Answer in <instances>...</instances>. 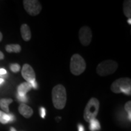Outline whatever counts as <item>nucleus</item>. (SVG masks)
<instances>
[{"instance_id": "1", "label": "nucleus", "mask_w": 131, "mask_h": 131, "mask_svg": "<svg viewBox=\"0 0 131 131\" xmlns=\"http://www.w3.org/2000/svg\"><path fill=\"white\" fill-rule=\"evenodd\" d=\"M52 101L54 107L62 109L65 107L67 101V94L65 88L62 84L56 85L52 91Z\"/></svg>"}, {"instance_id": "2", "label": "nucleus", "mask_w": 131, "mask_h": 131, "mask_svg": "<svg viewBox=\"0 0 131 131\" xmlns=\"http://www.w3.org/2000/svg\"><path fill=\"white\" fill-rule=\"evenodd\" d=\"M112 92L115 94L124 93L127 95L131 94V80L129 78H120L113 82L111 86Z\"/></svg>"}, {"instance_id": "3", "label": "nucleus", "mask_w": 131, "mask_h": 131, "mask_svg": "<svg viewBox=\"0 0 131 131\" xmlns=\"http://www.w3.org/2000/svg\"><path fill=\"white\" fill-rule=\"evenodd\" d=\"M86 64L83 57L79 54H74L70 59V69L74 75H80L86 69Z\"/></svg>"}, {"instance_id": "4", "label": "nucleus", "mask_w": 131, "mask_h": 131, "mask_svg": "<svg viewBox=\"0 0 131 131\" xmlns=\"http://www.w3.org/2000/svg\"><path fill=\"white\" fill-rule=\"evenodd\" d=\"M100 107V103L98 99L91 98L88 101L84 109V118L87 122H90L97 115Z\"/></svg>"}, {"instance_id": "5", "label": "nucleus", "mask_w": 131, "mask_h": 131, "mask_svg": "<svg viewBox=\"0 0 131 131\" xmlns=\"http://www.w3.org/2000/svg\"><path fill=\"white\" fill-rule=\"evenodd\" d=\"M118 66V63L114 60H105L97 66L96 72L100 76H107L114 73L117 70Z\"/></svg>"}, {"instance_id": "6", "label": "nucleus", "mask_w": 131, "mask_h": 131, "mask_svg": "<svg viewBox=\"0 0 131 131\" xmlns=\"http://www.w3.org/2000/svg\"><path fill=\"white\" fill-rule=\"evenodd\" d=\"M23 4L26 12L32 16L38 15L42 9L41 5L37 0H24Z\"/></svg>"}, {"instance_id": "7", "label": "nucleus", "mask_w": 131, "mask_h": 131, "mask_svg": "<svg viewBox=\"0 0 131 131\" xmlns=\"http://www.w3.org/2000/svg\"><path fill=\"white\" fill-rule=\"evenodd\" d=\"M92 34L91 29L88 26H83L79 30V40L84 46L89 45L92 40Z\"/></svg>"}, {"instance_id": "8", "label": "nucleus", "mask_w": 131, "mask_h": 131, "mask_svg": "<svg viewBox=\"0 0 131 131\" xmlns=\"http://www.w3.org/2000/svg\"><path fill=\"white\" fill-rule=\"evenodd\" d=\"M21 74L23 77L29 83L35 81V73L34 69L28 64H25L23 65L21 70Z\"/></svg>"}, {"instance_id": "9", "label": "nucleus", "mask_w": 131, "mask_h": 131, "mask_svg": "<svg viewBox=\"0 0 131 131\" xmlns=\"http://www.w3.org/2000/svg\"><path fill=\"white\" fill-rule=\"evenodd\" d=\"M18 111L23 116L27 118H30L33 114V110L32 108L25 104H20L19 106Z\"/></svg>"}, {"instance_id": "10", "label": "nucleus", "mask_w": 131, "mask_h": 131, "mask_svg": "<svg viewBox=\"0 0 131 131\" xmlns=\"http://www.w3.org/2000/svg\"><path fill=\"white\" fill-rule=\"evenodd\" d=\"M32 86L28 82H24L21 84L18 88V95L20 96H24L30 89Z\"/></svg>"}, {"instance_id": "11", "label": "nucleus", "mask_w": 131, "mask_h": 131, "mask_svg": "<svg viewBox=\"0 0 131 131\" xmlns=\"http://www.w3.org/2000/svg\"><path fill=\"white\" fill-rule=\"evenodd\" d=\"M21 34L23 39L26 41H29L31 38V32L29 26L24 24L21 27Z\"/></svg>"}, {"instance_id": "12", "label": "nucleus", "mask_w": 131, "mask_h": 131, "mask_svg": "<svg viewBox=\"0 0 131 131\" xmlns=\"http://www.w3.org/2000/svg\"><path fill=\"white\" fill-rule=\"evenodd\" d=\"M123 12L125 16L130 18L131 16V1L126 0L123 3Z\"/></svg>"}, {"instance_id": "13", "label": "nucleus", "mask_w": 131, "mask_h": 131, "mask_svg": "<svg viewBox=\"0 0 131 131\" xmlns=\"http://www.w3.org/2000/svg\"><path fill=\"white\" fill-rule=\"evenodd\" d=\"M12 99H6V98L1 99L0 100V107L6 112H9V105L11 103H12Z\"/></svg>"}, {"instance_id": "14", "label": "nucleus", "mask_w": 131, "mask_h": 131, "mask_svg": "<svg viewBox=\"0 0 131 131\" xmlns=\"http://www.w3.org/2000/svg\"><path fill=\"white\" fill-rule=\"evenodd\" d=\"M6 50L9 53H19L21 51V48L19 45H9L6 46Z\"/></svg>"}, {"instance_id": "15", "label": "nucleus", "mask_w": 131, "mask_h": 131, "mask_svg": "<svg viewBox=\"0 0 131 131\" xmlns=\"http://www.w3.org/2000/svg\"><path fill=\"white\" fill-rule=\"evenodd\" d=\"M89 129L91 131H96L100 129V124L97 119L94 118L90 121Z\"/></svg>"}, {"instance_id": "16", "label": "nucleus", "mask_w": 131, "mask_h": 131, "mask_svg": "<svg viewBox=\"0 0 131 131\" xmlns=\"http://www.w3.org/2000/svg\"><path fill=\"white\" fill-rule=\"evenodd\" d=\"M124 107H125L126 111H127V114H128L129 119L130 121V118H131V113H130V111H131V101H128V102H127L126 103Z\"/></svg>"}, {"instance_id": "17", "label": "nucleus", "mask_w": 131, "mask_h": 131, "mask_svg": "<svg viewBox=\"0 0 131 131\" xmlns=\"http://www.w3.org/2000/svg\"><path fill=\"white\" fill-rule=\"evenodd\" d=\"M10 69L12 72H18L20 70V66H19L18 64H12L10 66Z\"/></svg>"}, {"instance_id": "18", "label": "nucleus", "mask_w": 131, "mask_h": 131, "mask_svg": "<svg viewBox=\"0 0 131 131\" xmlns=\"http://www.w3.org/2000/svg\"><path fill=\"white\" fill-rule=\"evenodd\" d=\"M40 116L41 117H42V118H45L46 115V109L45 107H41L40 109Z\"/></svg>"}, {"instance_id": "19", "label": "nucleus", "mask_w": 131, "mask_h": 131, "mask_svg": "<svg viewBox=\"0 0 131 131\" xmlns=\"http://www.w3.org/2000/svg\"><path fill=\"white\" fill-rule=\"evenodd\" d=\"M17 98L19 100V101H22V102H26V101H27V98L26 95H24V96H20V95H18L17 94Z\"/></svg>"}, {"instance_id": "20", "label": "nucleus", "mask_w": 131, "mask_h": 131, "mask_svg": "<svg viewBox=\"0 0 131 131\" xmlns=\"http://www.w3.org/2000/svg\"><path fill=\"white\" fill-rule=\"evenodd\" d=\"M30 84H31V86H32V88H34V89H37V88L38 86H37V81H36V80L35 81L31 82Z\"/></svg>"}, {"instance_id": "21", "label": "nucleus", "mask_w": 131, "mask_h": 131, "mask_svg": "<svg viewBox=\"0 0 131 131\" xmlns=\"http://www.w3.org/2000/svg\"><path fill=\"white\" fill-rule=\"evenodd\" d=\"M6 74H7V71L4 69H0V76H4Z\"/></svg>"}, {"instance_id": "22", "label": "nucleus", "mask_w": 131, "mask_h": 131, "mask_svg": "<svg viewBox=\"0 0 131 131\" xmlns=\"http://www.w3.org/2000/svg\"><path fill=\"white\" fill-rule=\"evenodd\" d=\"M78 131H85L84 127V126H83V125H82L81 124H78Z\"/></svg>"}, {"instance_id": "23", "label": "nucleus", "mask_w": 131, "mask_h": 131, "mask_svg": "<svg viewBox=\"0 0 131 131\" xmlns=\"http://www.w3.org/2000/svg\"><path fill=\"white\" fill-rule=\"evenodd\" d=\"M4 54H3L2 52L0 51V60H3V59H4Z\"/></svg>"}, {"instance_id": "24", "label": "nucleus", "mask_w": 131, "mask_h": 131, "mask_svg": "<svg viewBox=\"0 0 131 131\" xmlns=\"http://www.w3.org/2000/svg\"><path fill=\"white\" fill-rule=\"evenodd\" d=\"M4 80H3V78H0V85L2 84V83H4Z\"/></svg>"}, {"instance_id": "25", "label": "nucleus", "mask_w": 131, "mask_h": 131, "mask_svg": "<svg viewBox=\"0 0 131 131\" xmlns=\"http://www.w3.org/2000/svg\"><path fill=\"white\" fill-rule=\"evenodd\" d=\"M2 39H3V35H2V34L0 32V41L2 40Z\"/></svg>"}, {"instance_id": "26", "label": "nucleus", "mask_w": 131, "mask_h": 131, "mask_svg": "<svg viewBox=\"0 0 131 131\" xmlns=\"http://www.w3.org/2000/svg\"><path fill=\"white\" fill-rule=\"evenodd\" d=\"M127 23H128V24H131V19H130V18H129L128 20H127Z\"/></svg>"}, {"instance_id": "27", "label": "nucleus", "mask_w": 131, "mask_h": 131, "mask_svg": "<svg viewBox=\"0 0 131 131\" xmlns=\"http://www.w3.org/2000/svg\"><path fill=\"white\" fill-rule=\"evenodd\" d=\"M10 131H16V130H15V129L14 128V127H11L10 130Z\"/></svg>"}]
</instances>
